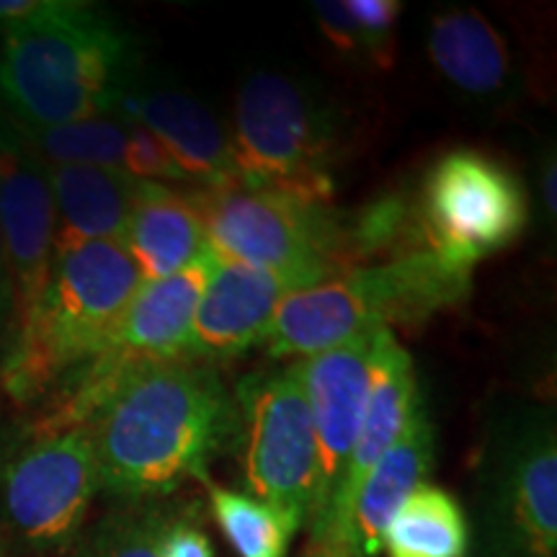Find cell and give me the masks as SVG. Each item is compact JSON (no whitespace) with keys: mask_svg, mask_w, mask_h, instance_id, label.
Masks as SVG:
<instances>
[{"mask_svg":"<svg viewBox=\"0 0 557 557\" xmlns=\"http://www.w3.org/2000/svg\"><path fill=\"white\" fill-rule=\"evenodd\" d=\"M67 408L94 434L99 491L163 500L207 468L238 434V408L214 364L191 357L94 364L70 385Z\"/></svg>","mask_w":557,"mask_h":557,"instance_id":"1","label":"cell"},{"mask_svg":"<svg viewBox=\"0 0 557 557\" xmlns=\"http://www.w3.org/2000/svg\"><path fill=\"white\" fill-rule=\"evenodd\" d=\"M137 50L109 11L37 0L0 37V99L21 127L107 116L132 90Z\"/></svg>","mask_w":557,"mask_h":557,"instance_id":"2","label":"cell"},{"mask_svg":"<svg viewBox=\"0 0 557 557\" xmlns=\"http://www.w3.org/2000/svg\"><path fill=\"white\" fill-rule=\"evenodd\" d=\"M139 284V269L120 240L58 250L37 308L0 364L5 393L32 403L73 385L111 348Z\"/></svg>","mask_w":557,"mask_h":557,"instance_id":"3","label":"cell"},{"mask_svg":"<svg viewBox=\"0 0 557 557\" xmlns=\"http://www.w3.org/2000/svg\"><path fill=\"white\" fill-rule=\"evenodd\" d=\"M472 271L421 248L297 289L278 305L261 346L271 359H310L382 329H421L470 295Z\"/></svg>","mask_w":557,"mask_h":557,"instance_id":"4","label":"cell"},{"mask_svg":"<svg viewBox=\"0 0 557 557\" xmlns=\"http://www.w3.org/2000/svg\"><path fill=\"white\" fill-rule=\"evenodd\" d=\"M478 557H557V429L547 403L508 398L478 457Z\"/></svg>","mask_w":557,"mask_h":557,"instance_id":"5","label":"cell"},{"mask_svg":"<svg viewBox=\"0 0 557 557\" xmlns=\"http://www.w3.org/2000/svg\"><path fill=\"white\" fill-rule=\"evenodd\" d=\"M243 184L331 205L341 135L336 114L299 78L259 70L243 81L230 137Z\"/></svg>","mask_w":557,"mask_h":557,"instance_id":"6","label":"cell"},{"mask_svg":"<svg viewBox=\"0 0 557 557\" xmlns=\"http://www.w3.org/2000/svg\"><path fill=\"white\" fill-rule=\"evenodd\" d=\"M233 400L248 496L282 513L299 534L315 496V429L302 359L246 374Z\"/></svg>","mask_w":557,"mask_h":557,"instance_id":"7","label":"cell"},{"mask_svg":"<svg viewBox=\"0 0 557 557\" xmlns=\"http://www.w3.org/2000/svg\"><path fill=\"white\" fill-rule=\"evenodd\" d=\"M529 189L511 165L483 150L444 152L416 201L423 248L459 269L517 243L529 225Z\"/></svg>","mask_w":557,"mask_h":557,"instance_id":"8","label":"cell"},{"mask_svg":"<svg viewBox=\"0 0 557 557\" xmlns=\"http://www.w3.org/2000/svg\"><path fill=\"white\" fill-rule=\"evenodd\" d=\"M96 493L99 468L88 421L41 416L0 462V513L29 545H67Z\"/></svg>","mask_w":557,"mask_h":557,"instance_id":"9","label":"cell"},{"mask_svg":"<svg viewBox=\"0 0 557 557\" xmlns=\"http://www.w3.org/2000/svg\"><path fill=\"white\" fill-rule=\"evenodd\" d=\"M372 344L374 333L302 359L312 429H315V496L305 527L310 529L305 555L320 553L331 540L341 487L364 413Z\"/></svg>","mask_w":557,"mask_h":557,"instance_id":"10","label":"cell"},{"mask_svg":"<svg viewBox=\"0 0 557 557\" xmlns=\"http://www.w3.org/2000/svg\"><path fill=\"white\" fill-rule=\"evenodd\" d=\"M0 240L16 292V336L50 278L54 199L47 163L0 107Z\"/></svg>","mask_w":557,"mask_h":557,"instance_id":"11","label":"cell"},{"mask_svg":"<svg viewBox=\"0 0 557 557\" xmlns=\"http://www.w3.org/2000/svg\"><path fill=\"white\" fill-rule=\"evenodd\" d=\"M421 400L413 357L395 336V331H377L372 344L364 413H361L359 436L354 444L344 487H341L331 540L320 553L305 557H348V519H351L354 498H357L369 472L374 470V465L403 436Z\"/></svg>","mask_w":557,"mask_h":557,"instance_id":"12","label":"cell"},{"mask_svg":"<svg viewBox=\"0 0 557 557\" xmlns=\"http://www.w3.org/2000/svg\"><path fill=\"white\" fill-rule=\"evenodd\" d=\"M305 287L308 284L297 276L250 269L218 256L194 315L186 357L212 364L259 346L278 305Z\"/></svg>","mask_w":557,"mask_h":557,"instance_id":"13","label":"cell"},{"mask_svg":"<svg viewBox=\"0 0 557 557\" xmlns=\"http://www.w3.org/2000/svg\"><path fill=\"white\" fill-rule=\"evenodd\" d=\"M218 253L207 248L191 267L176 274L143 282L124 312L111 348L99 359L103 367L186 357L194 315L205 295Z\"/></svg>","mask_w":557,"mask_h":557,"instance_id":"14","label":"cell"},{"mask_svg":"<svg viewBox=\"0 0 557 557\" xmlns=\"http://www.w3.org/2000/svg\"><path fill=\"white\" fill-rule=\"evenodd\" d=\"M127 122L156 135L194 189L243 184L227 132L209 109L181 90H129L120 103Z\"/></svg>","mask_w":557,"mask_h":557,"instance_id":"15","label":"cell"},{"mask_svg":"<svg viewBox=\"0 0 557 557\" xmlns=\"http://www.w3.org/2000/svg\"><path fill=\"white\" fill-rule=\"evenodd\" d=\"M429 58L457 94L504 103L517 86L511 52L496 26L475 9L438 11L429 24Z\"/></svg>","mask_w":557,"mask_h":557,"instance_id":"16","label":"cell"},{"mask_svg":"<svg viewBox=\"0 0 557 557\" xmlns=\"http://www.w3.org/2000/svg\"><path fill=\"white\" fill-rule=\"evenodd\" d=\"M434 423L421 400L403 436L374 465L354 498L348 519V557H380L382 534L389 519L416 485L426 483L434 465Z\"/></svg>","mask_w":557,"mask_h":557,"instance_id":"17","label":"cell"},{"mask_svg":"<svg viewBox=\"0 0 557 557\" xmlns=\"http://www.w3.org/2000/svg\"><path fill=\"white\" fill-rule=\"evenodd\" d=\"M54 199V253L88 240H122L139 181L122 169L47 163Z\"/></svg>","mask_w":557,"mask_h":557,"instance_id":"18","label":"cell"},{"mask_svg":"<svg viewBox=\"0 0 557 557\" xmlns=\"http://www.w3.org/2000/svg\"><path fill=\"white\" fill-rule=\"evenodd\" d=\"M120 243L127 248L143 282H156L191 267L209 248L189 191H176L152 181H139L135 207Z\"/></svg>","mask_w":557,"mask_h":557,"instance_id":"19","label":"cell"},{"mask_svg":"<svg viewBox=\"0 0 557 557\" xmlns=\"http://www.w3.org/2000/svg\"><path fill=\"white\" fill-rule=\"evenodd\" d=\"M387 557H470V521L459 500L434 483L408 493L382 534Z\"/></svg>","mask_w":557,"mask_h":557,"instance_id":"20","label":"cell"},{"mask_svg":"<svg viewBox=\"0 0 557 557\" xmlns=\"http://www.w3.org/2000/svg\"><path fill=\"white\" fill-rule=\"evenodd\" d=\"M214 519L238 557H287L297 537L289 521L248 493L205 480Z\"/></svg>","mask_w":557,"mask_h":557,"instance_id":"21","label":"cell"},{"mask_svg":"<svg viewBox=\"0 0 557 557\" xmlns=\"http://www.w3.org/2000/svg\"><path fill=\"white\" fill-rule=\"evenodd\" d=\"M127 129L129 124L111 120V116H94V120L58 124V127H21L45 163H81L122 171Z\"/></svg>","mask_w":557,"mask_h":557,"instance_id":"22","label":"cell"},{"mask_svg":"<svg viewBox=\"0 0 557 557\" xmlns=\"http://www.w3.org/2000/svg\"><path fill=\"white\" fill-rule=\"evenodd\" d=\"M173 517L176 508L160 500L122 504L96 524L78 557H160V545Z\"/></svg>","mask_w":557,"mask_h":557,"instance_id":"23","label":"cell"},{"mask_svg":"<svg viewBox=\"0 0 557 557\" xmlns=\"http://www.w3.org/2000/svg\"><path fill=\"white\" fill-rule=\"evenodd\" d=\"M346 9L357 21L364 58L377 67H389L395 60V29L403 5L398 0H346Z\"/></svg>","mask_w":557,"mask_h":557,"instance_id":"24","label":"cell"},{"mask_svg":"<svg viewBox=\"0 0 557 557\" xmlns=\"http://www.w3.org/2000/svg\"><path fill=\"white\" fill-rule=\"evenodd\" d=\"M127 148H124V171L137 181H184L189 184V178L184 176V171L178 169L176 160L171 158V152L163 148V143L156 135H150L148 129L139 127L135 122H127Z\"/></svg>","mask_w":557,"mask_h":557,"instance_id":"25","label":"cell"},{"mask_svg":"<svg viewBox=\"0 0 557 557\" xmlns=\"http://www.w3.org/2000/svg\"><path fill=\"white\" fill-rule=\"evenodd\" d=\"M312 13H315L325 39H329L338 52L364 58L359 26L351 13H348L346 3H341V0H315V3H312Z\"/></svg>","mask_w":557,"mask_h":557,"instance_id":"26","label":"cell"},{"mask_svg":"<svg viewBox=\"0 0 557 557\" xmlns=\"http://www.w3.org/2000/svg\"><path fill=\"white\" fill-rule=\"evenodd\" d=\"M160 557H214V547L191 513H176L165 529Z\"/></svg>","mask_w":557,"mask_h":557,"instance_id":"27","label":"cell"},{"mask_svg":"<svg viewBox=\"0 0 557 557\" xmlns=\"http://www.w3.org/2000/svg\"><path fill=\"white\" fill-rule=\"evenodd\" d=\"M13 341H16V292H13L3 240H0V364L9 357Z\"/></svg>","mask_w":557,"mask_h":557,"instance_id":"28","label":"cell"},{"mask_svg":"<svg viewBox=\"0 0 557 557\" xmlns=\"http://www.w3.org/2000/svg\"><path fill=\"white\" fill-rule=\"evenodd\" d=\"M557 165H555V150L542 152L540 160V197L542 205H545V212L549 214V220H555L557 214Z\"/></svg>","mask_w":557,"mask_h":557,"instance_id":"29","label":"cell"},{"mask_svg":"<svg viewBox=\"0 0 557 557\" xmlns=\"http://www.w3.org/2000/svg\"><path fill=\"white\" fill-rule=\"evenodd\" d=\"M34 5H37V0H0V37L13 21L26 16Z\"/></svg>","mask_w":557,"mask_h":557,"instance_id":"30","label":"cell"},{"mask_svg":"<svg viewBox=\"0 0 557 557\" xmlns=\"http://www.w3.org/2000/svg\"><path fill=\"white\" fill-rule=\"evenodd\" d=\"M0 557H16V555L11 553L9 547H5V542H3V540H0Z\"/></svg>","mask_w":557,"mask_h":557,"instance_id":"31","label":"cell"}]
</instances>
